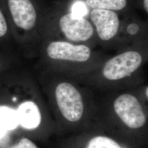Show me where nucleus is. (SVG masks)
<instances>
[{
  "label": "nucleus",
  "instance_id": "obj_1",
  "mask_svg": "<svg viewBox=\"0 0 148 148\" xmlns=\"http://www.w3.org/2000/svg\"><path fill=\"white\" fill-rule=\"evenodd\" d=\"M19 51L27 55L36 43L37 32L47 7L41 0H1Z\"/></svg>",
  "mask_w": 148,
  "mask_h": 148
},
{
  "label": "nucleus",
  "instance_id": "obj_2",
  "mask_svg": "<svg viewBox=\"0 0 148 148\" xmlns=\"http://www.w3.org/2000/svg\"><path fill=\"white\" fill-rule=\"evenodd\" d=\"M55 97L62 114L67 120L79 121L82 117L84 105L79 91L68 82H61L55 90Z\"/></svg>",
  "mask_w": 148,
  "mask_h": 148
},
{
  "label": "nucleus",
  "instance_id": "obj_3",
  "mask_svg": "<svg viewBox=\"0 0 148 148\" xmlns=\"http://www.w3.org/2000/svg\"><path fill=\"white\" fill-rule=\"evenodd\" d=\"M143 58L137 51H130L121 53L109 59L104 65L102 74L109 80L122 79L132 75L140 66Z\"/></svg>",
  "mask_w": 148,
  "mask_h": 148
},
{
  "label": "nucleus",
  "instance_id": "obj_4",
  "mask_svg": "<svg viewBox=\"0 0 148 148\" xmlns=\"http://www.w3.org/2000/svg\"><path fill=\"white\" fill-rule=\"evenodd\" d=\"M114 110L127 127L137 129L146 123V116L137 98L130 94L119 96L114 103Z\"/></svg>",
  "mask_w": 148,
  "mask_h": 148
},
{
  "label": "nucleus",
  "instance_id": "obj_5",
  "mask_svg": "<svg viewBox=\"0 0 148 148\" xmlns=\"http://www.w3.org/2000/svg\"><path fill=\"white\" fill-rule=\"evenodd\" d=\"M45 53L48 58L52 60L80 63L87 61L91 54L90 48L85 45H76L60 41L48 42Z\"/></svg>",
  "mask_w": 148,
  "mask_h": 148
},
{
  "label": "nucleus",
  "instance_id": "obj_6",
  "mask_svg": "<svg viewBox=\"0 0 148 148\" xmlns=\"http://www.w3.org/2000/svg\"><path fill=\"white\" fill-rule=\"evenodd\" d=\"M59 26L66 38L73 42L86 41L94 32L92 25L84 16H76L70 11L61 14Z\"/></svg>",
  "mask_w": 148,
  "mask_h": 148
},
{
  "label": "nucleus",
  "instance_id": "obj_7",
  "mask_svg": "<svg viewBox=\"0 0 148 148\" xmlns=\"http://www.w3.org/2000/svg\"><path fill=\"white\" fill-rule=\"evenodd\" d=\"M90 18L101 40L109 41L116 35L120 27V19L116 12L94 9L90 12Z\"/></svg>",
  "mask_w": 148,
  "mask_h": 148
},
{
  "label": "nucleus",
  "instance_id": "obj_8",
  "mask_svg": "<svg viewBox=\"0 0 148 148\" xmlns=\"http://www.w3.org/2000/svg\"><path fill=\"white\" fill-rule=\"evenodd\" d=\"M19 124L27 130H34L39 126L41 115L39 108L34 101H25L19 104L16 109Z\"/></svg>",
  "mask_w": 148,
  "mask_h": 148
},
{
  "label": "nucleus",
  "instance_id": "obj_9",
  "mask_svg": "<svg viewBox=\"0 0 148 148\" xmlns=\"http://www.w3.org/2000/svg\"><path fill=\"white\" fill-rule=\"evenodd\" d=\"M0 49L19 53L11 25L0 0Z\"/></svg>",
  "mask_w": 148,
  "mask_h": 148
},
{
  "label": "nucleus",
  "instance_id": "obj_10",
  "mask_svg": "<svg viewBox=\"0 0 148 148\" xmlns=\"http://www.w3.org/2000/svg\"><path fill=\"white\" fill-rule=\"evenodd\" d=\"M82 2L88 9L122 11L130 5V0H74Z\"/></svg>",
  "mask_w": 148,
  "mask_h": 148
},
{
  "label": "nucleus",
  "instance_id": "obj_11",
  "mask_svg": "<svg viewBox=\"0 0 148 148\" xmlns=\"http://www.w3.org/2000/svg\"><path fill=\"white\" fill-rule=\"evenodd\" d=\"M19 125L16 109L7 105H0V129L7 132L16 129Z\"/></svg>",
  "mask_w": 148,
  "mask_h": 148
},
{
  "label": "nucleus",
  "instance_id": "obj_12",
  "mask_svg": "<svg viewBox=\"0 0 148 148\" xmlns=\"http://www.w3.org/2000/svg\"><path fill=\"white\" fill-rule=\"evenodd\" d=\"M87 148H122L111 138L104 136H97L92 138Z\"/></svg>",
  "mask_w": 148,
  "mask_h": 148
},
{
  "label": "nucleus",
  "instance_id": "obj_13",
  "mask_svg": "<svg viewBox=\"0 0 148 148\" xmlns=\"http://www.w3.org/2000/svg\"><path fill=\"white\" fill-rule=\"evenodd\" d=\"M11 148H38L37 146L28 139L27 138H23L19 142L13 146Z\"/></svg>",
  "mask_w": 148,
  "mask_h": 148
},
{
  "label": "nucleus",
  "instance_id": "obj_14",
  "mask_svg": "<svg viewBox=\"0 0 148 148\" xmlns=\"http://www.w3.org/2000/svg\"><path fill=\"white\" fill-rule=\"evenodd\" d=\"M127 30L130 34L135 35L139 31V27L136 23H132L128 26Z\"/></svg>",
  "mask_w": 148,
  "mask_h": 148
},
{
  "label": "nucleus",
  "instance_id": "obj_15",
  "mask_svg": "<svg viewBox=\"0 0 148 148\" xmlns=\"http://www.w3.org/2000/svg\"><path fill=\"white\" fill-rule=\"evenodd\" d=\"M6 133H7V131H5L3 130L0 129V139H2V138L5 136Z\"/></svg>",
  "mask_w": 148,
  "mask_h": 148
},
{
  "label": "nucleus",
  "instance_id": "obj_16",
  "mask_svg": "<svg viewBox=\"0 0 148 148\" xmlns=\"http://www.w3.org/2000/svg\"><path fill=\"white\" fill-rule=\"evenodd\" d=\"M148 87H147V88H146V90H145V95L147 96V98H148Z\"/></svg>",
  "mask_w": 148,
  "mask_h": 148
}]
</instances>
